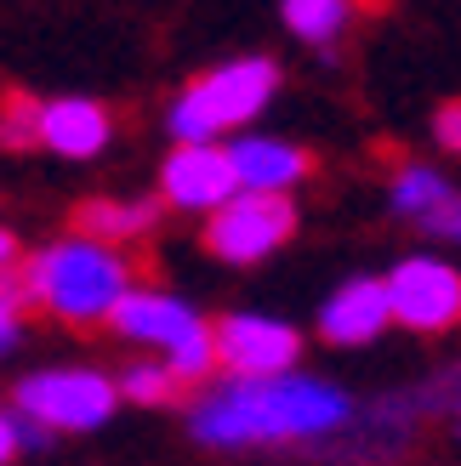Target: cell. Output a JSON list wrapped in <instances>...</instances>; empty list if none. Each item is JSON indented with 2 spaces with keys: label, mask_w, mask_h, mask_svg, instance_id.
Here are the masks:
<instances>
[{
  "label": "cell",
  "mask_w": 461,
  "mask_h": 466,
  "mask_svg": "<svg viewBox=\"0 0 461 466\" xmlns=\"http://www.w3.org/2000/svg\"><path fill=\"white\" fill-rule=\"evenodd\" d=\"M422 427H427V415L416 404V392H410V387H387V392H376L371 404H359L353 427L342 432L325 455L342 461V466H382V461H394V455H405L410 444H416Z\"/></svg>",
  "instance_id": "10"
},
{
  "label": "cell",
  "mask_w": 461,
  "mask_h": 466,
  "mask_svg": "<svg viewBox=\"0 0 461 466\" xmlns=\"http://www.w3.org/2000/svg\"><path fill=\"white\" fill-rule=\"evenodd\" d=\"M0 148L6 154L40 148V97H29V91H6L0 97Z\"/></svg>",
  "instance_id": "18"
},
{
  "label": "cell",
  "mask_w": 461,
  "mask_h": 466,
  "mask_svg": "<svg viewBox=\"0 0 461 466\" xmlns=\"http://www.w3.org/2000/svg\"><path fill=\"white\" fill-rule=\"evenodd\" d=\"M410 392H416V404H422L427 421H461V359L439 364L427 381H416Z\"/></svg>",
  "instance_id": "19"
},
{
  "label": "cell",
  "mask_w": 461,
  "mask_h": 466,
  "mask_svg": "<svg viewBox=\"0 0 461 466\" xmlns=\"http://www.w3.org/2000/svg\"><path fill=\"white\" fill-rule=\"evenodd\" d=\"M114 387H120V404H143V410H166L189 392L166 359H131L126 370H114Z\"/></svg>",
  "instance_id": "17"
},
{
  "label": "cell",
  "mask_w": 461,
  "mask_h": 466,
  "mask_svg": "<svg viewBox=\"0 0 461 466\" xmlns=\"http://www.w3.org/2000/svg\"><path fill=\"white\" fill-rule=\"evenodd\" d=\"M222 148L234 159V177L245 194H296L313 177V154L302 143H291V137H273V131H240Z\"/></svg>",
  "instance_id": "12"
},
{
  "label": "cell",
  "mask_w": 461,
  "mask_h": 466,
  "mask_svg": "<svg viewBox=\"0 0 461 466\" xmlns=\"http://www.w3.org/2000/svg\"><path fill=\"white\" fill-rule=\"evenodd\" d=\"M280 23L302 46L331 52V46L348 35V23H353V0H280Z\"/></svg>",
  "instance_id": "16"
},
{
  "label": "cell",
  "mask_w": 461,
  "mask_h": 466,
  "mask_svg": "<svg viewBox=\"0 0 461 466\" xmlns=\"http://www.w3.org/2000/svg\"><path fill=\"white\" fill-rule=\"evenodd\" d=\"M456 438H461V421H456Z\"/></svg>",
  "instance_id": "25"
},
{
  "label": "cell",
  "mask_w": 461,
  "mask_h": 466,
  "mask_svg": "<svg viewBox=\"0 0 461 466\" xmlns=\"http://www.w3.org/2000/svg\"><path fill=\"white\" fill-rule=\"evenodd\" d=\"M422 233H433V239H445V245H461V188L450 194V205H445V211L433 217Z\"/></svg>",
  "instance_id": "22"
},
{
  "label": "cell",
  "mask_w": 461,
  "mask_h": 466,
  "mask_svg": "<svg viewBox=\"0 0 461 466\" xmlns=\"http://www.w3.org/2000/svg\"><path fill=\"white\" fill-rule=\"evenodd\" d=\"M296 233V205L291 194H234L222 211L205 217V250L222 268H262L268 256H280Z\"/></svg>",
  "instance_id": "7"
},
{
  "label": "cell",
  "mask_w": 461,
  "mask_h": 466,
  "mask_svg": "<svg viewBox=\"0 0 461 466\" xmlns=\"http://www.w3.org/2000/svg\"><path fill=\"white\" fill-rule=\"evenodd\" d=\"M280 86H285L280 63L262 52H245V57L205 68V75H194L166 103L171 143H228V137L251 131L268 114V103L280 97Z\"/></svg>",
  "instance_id": "3"
},
{
  "label": "cell",
  "mask_w": 461,
  "mask_h": 466,
  "mask_svg": "<svg viewBox=\"0 0 461 466\" xmlns=\"http://www.w3.org/2000/svg\"><path fill=\"white\" fill-rule=\"evenodd\" d=\"M17 268H23V239H17V233H12L6 222H0V279L17 273Z\"/></svg>",
  "instance_id": "24"
},
{
  "label": "cell",
  "mask_w": 461,
  "mask_h": 466,
  "mask_svg": "<svg viewBox=\"0 0 461 466\" xmlns=\"http://www.w3.org/2000/svg\"><path fill=\"white\" fill-rule=\"evenodd\" d=\"M23 324H29V296H23L17 273H6V279H0V359H12V353H17Z\"/></svg>",
  "instance_id": "20"
},
{
  "label": "cell",
  "mask_w": 461,
  "mask_h": 466,
  "mask_svg": "<svg viewBox=\"0 0 461 466\" xmlns=\"http://www.w3.org/2000/svg\"><path fill=\"white\" fill-rule=\"evenodd\" d=\"M17 285L29 296V313H46L68 330H91V324H108L114 308L137 290V268L120 245L63 233V239L23 256Z\"/></svg>",
  "instance_id": "2"
},
{
  "label": "cell",
  "mask_w": 461,
  "mask_h": 466,
  "mask_svg": "<svg viewBox=\"0 0 461 466\" xmlns=\"http://www.w3.org/2000/svg\"><path fill=\"white\" fill-rule=\"evenodd\" d=\"M12 410L52 438L103 432L120 415V387L97 364H40L12 381Z\"/></svg>",
  "instance_id": "5"
},
{
  "label": "cell",
  "mask_w": 461,
  "mask_h": 466,
  "mask_svg": "<svg viewBox=\"0 0 461 466\" xmlns=\"http://www.w3.org/2000/svg\"><path fill=\"white\" fill-rule=\"evenodd\" d=\"M450 194H456V182L439 166H427V159H405V166L387 177V211L416 222V228H427L433 217H439L450 205Z\"/></svg>",
  "instance_id": "15"
},
{
  "label": "cell",
  "mask_w": 461,
  "mask_h": 466,
  "mask_svg": "<svg viewBox=\"0 0 461 466\" xmlns=\"http://www.w3.org/2000/svg\"><path fill=\"white\" fill-rule=\"evenodd\" d=\"M108 330L143 347L149 359H166L171 376L182 387H205L217 381V336H211V319H205L194 301H182L171 290H154V285H137L120 308H114Z\"/></svg>",
  "instance_id": "4"
},
{
  "label": "cell",
  "mask_w": 461,
  "mask_h": 466,
  "mask_svg": "<svg viewBox=\"0 0 461 466\" xmlns=\"http://www.w3.org/2000/svg\"><path fill=\"white\" fill-rule=\"evenodd\" d=\"M433 143H439L445 154H456V159H461V97L439 103V114H433Z\"/></svg>",
  "instance_id": "21"
},
{
  "label": "cell",
  "mask_w": 461,
  "mask_h": 466,
  "mask_svg": "<svg viewBox=\"0 0 461 466\" xmlns=\"http://www.w3.org/2000/svg\"><path fill=\"white\" fill-rule=\"evenodd\" d=\"M23 455V438H17V410L0 404V466H12Z\"/></svg>",
  "instance_id": "23"
},
{
  "label": "cell",
  "mask_w": 461,
  "mask_h": 466,
  "mask_svg": "<svg viewBox=\"0 0 461 466\" xmlns=\"http://www.w3.org/2000/svg\"><path fill=\"white\" fill-rule=\"evenodd\" d=\"M108 143H114V114L97 97H80V91L40 97V148L46 154L86 166V159H97Z\"/></svg>",
  "instance_id": "13"
},
{
  "label": "cell",
  "mask_w": 461,
  "mask_h": 466,
  "mask_svg": "<svg viewBox=\"0 0 461 466\" xmlns=\"http://www.w3.org/2000/svg\"><path fill=\"white\" fill-rule=\"evenodd\" d=\"M394 330L410 336H450L461 330V268L439 250H410L382 273Z\"/></svg>",
  "instance_id": "6"
},
{
  "label": "cell",
  "mask_w": 461,
  "mask_h": 466,
  "mask_svg": "<svg viewBox=\"0 0 461 466\" xmlns=\"http://www.w3.org/2000/svg\"><path fill=\"white\" fill-rule=\"evenodd\" d=\"M313 330L325 347H376L387 330H394V313H387V290H382V273H353L319 301L313 313Z\"/></svg>",
  "instance_id": "11"
},
{
  "label": "cell",
  "mask_w": 461,
  "mask_h": 466,
  "mask_svg": "<svg viewBox=\"0 0 461 466\" xmlns=\"http://www.w3.org/2000/svg\"><path fill=\"white\" fill-rule=\"evenodd\" d=\"M159 211L166 205L149 199V194H126V199H86L80 211H75V233H86V239H103V245H137V239H149V233L159 228Z\"/></svg>",
  "instance_id": "14"
},
{
  "label": "cell",
  "mask_w": 461,
  "mask_h": 466,
  "mask_svg": "<svg viewBox=\"0 0 461 466\" xmlns=\"http://www.w3.org/2000/svg\"><path fill=\"white\" fill-rule=\"evenodd\" d=\"M353 392L313 370L285 376H217L189 404V438L217 455H257V450H302L325 455L353 427Z\"/></svg>",
  "instance_id": "1"
},
{
  "label": "cell",
  "mask_w": 461,
  "mask_h": 466,
  "mask_svg": "<svg viewBox=\"0 0 461 466\" xmlns=\"http://www.w3.org/2000/svg\"><path fill=\"white\" fill-rule=\"evenodd\" d=\"M234 194H240V177H234V159H228L222 143H171V154L159 159L154 199L166 205V211L211 217Z\"/></svg>",
  "instance_id": "9"
},
{
  "label": "cell",
  "mask_w": 461,
  "mask_h": 466,
  "mask_svg": "<svg viewBox=\"0 0 461 466\" xmlns=\"http://www.w3.org/2000/svg\"><path fill=\"white\" fill-rule=\"evenodd\" d=\"M217 336V376H285L302 370V330L280 313L234 308L211 324Z\"/></svg>",
  "instance_id": "8"
}]
</instances>
